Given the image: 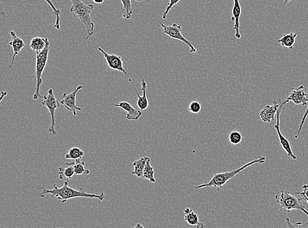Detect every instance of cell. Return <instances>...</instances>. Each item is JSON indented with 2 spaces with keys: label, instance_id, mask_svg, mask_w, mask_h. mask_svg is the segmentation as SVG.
Here are the masks:
<instances>
[{
  "label": "cell",
  "instance_id": "6da1fadb",
  "mask_svg": "<svg viewBox=\"0 0 308 228\" xmlns=\"http://www.w3.org/2000/svg\"><path fill=\"white\" fill-rule=\"evenodd\" d=\"M69 181L66 180L64 182L63 186L60 187V188H58L56 184H54L53 188L51 190L47 189L44 185L41 186L39 190H40L42 192L39 194V197L40 198H44L45 197L49 195L52 198L58 199V200H60L62 203H65L68 200L75 198H95L97 199L99 202H101L106 198L104 191H103L101 194L98 195L89 194L85 191V188H79L77 190L70 188L68 186Z\"/></svg>",
  "mask_w": 308,
  "mask_h": 228
},
{
  "label": "cell",
  "instance_id": "7a4b0ae2",
  "mask_svg": "<svg viewBox=\"0 0 308 228\" xmlns=\"http://www.w3.org/2000/svg\"><path fill=\"white\" fill-rule=\"evenodd\" d=\"M266 158L264 156H260L258 159H255L254 161L249 162V163L245 164V165L235 169L234 171H230V172H225L222 173H217L213 175L210 180L206 184L199 185L195 187V190H200L204 188H214L219 190L224 186L230 180L235 178V176L239 173L244 171L247 168L255 165V164H263L266 163Z\"/></svg>",
  "mask_w": 308,
  "mask_h": 228
},
{
  "label": "cell",
  "instance_id": "3957f363",
  "mask_svg": "<svg viewBox=\"0 0 308 228\" xmlns=\"http://www.w3.org/2000/svg\"><path fill=\"white\" fill-rule=\"evenodd\" d=\"M72 1V7L70 11L76 15L85 25L87 30L86 40L91 39L95 34V24L91 19V14L94 5L92 4H85L81 0H70Z\"/></svg>",
  "mask_w": 308,
  "mask_h": 228
},
{
  "label": "cell",
  "instance_id": "277c9868",
  "mask_svg": "<svg viewBox=\"0 0 308 228\" xmlns=\"http://www.w3.org/2000/svg\"><path fill=\"white\" fill-rule=\"evenodd\" d=\"M277 202L280 204V208L284 212H290L293 210H300L306 215H308V211L306 209L305 206L302 203L303 198H298L294 196L288 191H282L280 194L275 196Z\"/></svg>",
  "mask_w": 308,
  "mask_h": 228
},
{
  "label": "cell",
  "instance_id": "5b68a950",
  "mask_svg": "<svg viewBox=\"0 0 308 228\" xmlns=\"http://www.w3.org/2000/svg\"><path fill=\"white\" fill-rule=\"evenodd\" d=\"M50 48V42H49L42 52L36 54V73H35L36 78V89L32 97L34 100H38V99L43 97L40 94V87L43 83L42 75L48 62Z\"/></svg>",
  "mask_w": 308,
  "mask_h": 228
},
{
  "label": "cell",
  "instance_id": "8992f818",
  "mask_svg": "<svg viewBox=\"0 0 308 228\" xmlns=\"http://www.w3.org/2000/svg\"><path fill=\"white\" fill-rule=\"evenodd\" d=\"M42 98L44 99V101H43L42 104L48 108L50 113L51 124L49 127V132L51 135L55 136L57 134V132L55 130V113L56 109L60 107V101H58V99H56L55 95H54L53 89L52 88L49 89L48 94L43 96Z\"/></svg>",
  "mask_w": 308,
  "mask_h": 228
},
{
  "label": "cell",
  "instance_id": "52a82bcc",
  "mask_svg": "<svg viewBox=\"0 0 308 228\" xmlns=\"http://www.w3.org/2000/svg\"><path fill=\"white\" fill-rule=\"evenodd\" d=\"M161 27L163 28V33L165 35H167L171 38L178 40L181 42H184L185 44L189 46L190 48V52L192 54H195L197 52L196 48H195L192 42L187 40L182 34V27L180 25H177L176 23H173L170 26H166L162 23H160Z\"/></svg>",
  "mask_w": 308,
  "mask_h": 228
},
{
  "label": "cell",
  "instance_id": "ba28073f",
  "mask_svg": "<svg viewBox=\"0 0 308 228\" xmlns=\"http://www.w3.org/2000/svg\"><path fill=\"white\" fill-rule=\"evenodd\" d=\"M286 103H286V101L284 100L282 101V103H281L280 108H279L278 112H277V123L276 124V125L274 126V128L277 131V133H278L279 140H280L281 146H282V149H284V151H285L286 155H287L288 157H291L292 159L296 160L297 159V157H296V156L294 155L293 151H292V147L291 145H290V142L288 141L287 138L284 137L283 134H282V130H281L280 128L281 113H282V109H284V107H285Z\"/></svg>",
  "mask_w": 308,
  "mask_h": 228
},
{
  "label": "cell",
  "instance_id": "9c48e42d",
  "mask_svg": "<svg viewBox=\"0 0 308 228\" xmlns=\"http://www.w3.org/2000/svg\"><path fill=\"white\" fill-rule=\"evenodd\" d=\"M83 88L82 85L77 86L76 88L71 93H64L62 95L60 104L63 105L68 111L72 113L74 116L77 115V111H82L81 107L76 105V96L77 93Z\"/></svg>",
  "mask_w": 308,
  "mask_h": 228
},
{
  "label": "cell",
  "instance_id": "30bf717a",
  "mask_svg": "<svg viewBox=\"0 0 308 228\" xmlns=\"http://www.w3.org/2000/svg\"><path fill=\"white\" fill-rule=\"evenodd\" d=\"M308 93L304 90V86L301 85L298 87H292L290 95L284 101L286 103L291 101L295 105H302L303 106H306L308 105Z\"/></svg>",
  "mask_w": 308,
  "mask_h": 228
},
{
  "label": "cell",
  "instance_id": "8fae6325",
  "mask_svg": "<svg viewBox=\"0 0 308 228\" xmlns=\"http://www.w3.org/2000/svg\"><path fill=\"white\" fill-rule=\"evenodd\" d=\"M98 50L99 52L102 53L103 56H104L105 59H106V63L108 64V66L110 69L114 70V71H118L125 74V75H128V73L125 69L124 67V61H123L122 57L121 56H117L114 54H107L104 50H103L102 48L99 47Z\"/></svg>",
  "mask_w": 308,
  "mask_h": 228
},
{
  "label": "cell",
  "instance_id": "7c38bea8",
  "mask_svg": "<svg viewBox=\"0 0 308 228\" xmlns=\"http://www.w3.org/2000/svg\"><path fill=\"white\" fill-rule=\"evenodd\" d=\"M282 101V100H281V99H279V100L275 99L273 101L272 105H266L262 110L260 111V114H260L261 120L263 122H266V123H270V122L274 120Z\"/></svg>",
  "mask_w": 308,
  "mask_h": 228
},
{
  "label": "cell",
  "instance_id": "4fadbf2b",
  "mask_svg": "<svg viewBox=\"0 0 308 228\" xmlns=\"http://www.w3.org/2000/svg\"><path fill=\"white\" fill-rule=\"evenodd\" d=\"M10 35L11 36V40L9 43V46L12 47L13 50V56L12 61H11V65H9L8 69H12L13 64H14L15 57L17 55L21 52V50L25 48V44L24 41L21 38L17 36L16 33L14 31H11Z\"/></svg>",
  "mask_w": 308,
  "mask_h": 228
},
{
  "label": "cell",
  "instance_id": "5bb4252c",
  "mask_svg": "<svg viewBox=\"0 0 308 228\" xmlns=\"http://www.w3.org/2000/svg\"><path fill=\"white\" fill-rule=\"evenodd\" d=\"M241 15V7L239 0H233V6L232 9V17L231 20L234 23L233 28L235 31V37L237 39H241V35L239 32V27H240V19Z\"/></svg>",
  "mask_w": 308,
  "mask_h": 228
},
{
  "label": "cell",
  "instance_id": "9a60e30c",
  "mask_svg": "<svg viewBox=\"0 0 308 228\" xmlns=\"http://www.w3.org/2000/svg\"><path fill=\"white\" fill-rule=\"evenodd\" d=\"M115 107L124 109L127 113L126 117L128 120H138L142 115L141 111L136 110L127 101H121L114 105Z\"/></svg>",
  "mask_w": 308,
  "mask_h": 228
},
{
  "label": "cell",
  "instance_id": "2e32d148",
  "mask_svg": "<svg viewBox=\"0 0 308 228\" xmlns=\"http://www.w3.org/2000/svg\"><path fill=\"white\" fill-rule=\"evenodd\" d=\"M133 86V85H132ZM134 91L137 95V106L141 111H145L148 109L149 102H148L147 94H146V89H147V83L145 79H143L141 83V90L142 91V95L138 94L137 90L133 86Z\"/></svg>",
  "mask_w": 308,
  "mask_h": 228
},
{
  "label": "cell",
  "instance_id": "e0dca14e",
  "mask_svg": "<svg viewBox=\"0 0 308 228\" xmlns=\"http://www.w3.org/2000/svg\"><path fill=\"white\" fill-rule=\"evenodd\" d=\"M184 220L190 226H196L197 228H204V224L200 222L198 214L190 208H186L184 210Z\"/></svg>",
  "mask_w": 308,
  "mask_h": 228
},
{
  "label": "cell",
  "instance_id": "ac0fdd59",
  "mask_svg": "<svg viewBox=\"0 0 308 228\" xmlns=\"http://www.w3.org/2000/svg\"><path fill=\"white\" fill-rule=\"evenodd\" d=\"M74 162L66 164L65 167L58 168V177L60 180H64V179L70 180L74 175Z\"/></svg>",
  "mask_w": 308,
  "mask_h": 228
},
{
  "label": "cell",
  "instance_id": "d6986e66",
  "mask_svg": "<svg viewBox=\"0 0 308 228\" xmlns=\"http://www.w3.org/2000/svg\"><path fill=\"white\" fill-rule=\"evenodd\" d=\"M148 159V157H143L134 161L133 163H132L134 170L131 172V174L135 175L138 178H144L143 171L144 167H145L146 161H147Z\"/></svg>",
  "mask_w": 308,
  "mask_h": 228
},
{
  "label": "cell",
  "instance_id": "ffe728a7",
  "mask_svg": "<svg viewBox=\"0 0 308 228\" xmlns=\"http://www.w3.org/2000/svg\"><path fill=\"white\" fill-rule=\"evenodd\" d=\"M296 37H297L296 33L290 32L288 33V34H284L278 40V42L280 43L282 47H284V48L293 50Z\"/></svg>",
  "mask_w": 308,
  "mask_h": 228
},
{
  "label": "cell",
  "instance_id": "44dd1931",
  "mask_svg": "<svg viewBox=\"0 0 308 228\" xmlns=\"http://www.w3.org/2000/svg\"><path fill=\"white\" fill-rule=\"evenodd\" d=\"M50 42L48 38H44L40 37H36L31 40L30 47L32 51L36 54L42 52L47 46V44Z\"/></svg>",
  "mask_w": 308,
  "mask_h": 228
},
{
  "label": "cell",
  "instance_id": "7402d4cb",
  "mask_svg": "<svg viewBox=\"0 0 308 228\" xmlns=\"http://www.w3.org/2000/svg\"><path fill=\"white\" fill-rule=\"evenodd\" d=\"M154 174H155V171H154V167L151 165V160L148 157L143 171L144 178L147 179L151 183H155L156 180L154 178Z\"/></svg>",
  "mask_w": 308,
  "mask_h": 228
},
{
  "label": "cell",
  "instance_id": "603a6c76",
  "mask_svg": "<svg viewBox=\"0 0 308 228\" xmlns=\"http://www.w3.org/2000/svg\"><path fill=\"white\" fill-rule=\"evenodd\" d=\"M85 153L84 151L80 148L77 147H72L69 150V151L65 155V158L66 159L70 160H77L81 159L84 157Z\"/></svg>",
  "mask_w": 308,
  "mask_h": 228
},
{
  "label": "cell",
  "instance_id": "cb8c5ba5",
  "mask_svg": "<svg viewBox=\"0 0 308 228\" xmlns=\"http://www.w3.org/2000/svg\"><path fill=\"white\" fill-rule=\"evenodd\" d=\"M85 162L81 161V159L76 160L74 162V172L75 175L77 176H81V175H88L90 174V171L89 169H85Z\"/></svg>",
  "mask_w": 308,
  "mask_h": 228
},
{
  "label": "cell",
  "instance_id": "d4e9b609",
  "mask_svg": "<svg viewBox=\"0 0 308 228\" xmlns=\"http://www.w3.org/2000/svg\"><path fill=\"white\" fill-rule=\"evenodd\" d=\"M123 8L126 13L123 15V17L126 19H130L132 16V7L131 0H121Z\"/></svg>",
  "mask_w": 308,
  "mask_h": 228
},
{
  "label": "cell",
  "instance_id": "484cf974",
  "mask_svg": "<svg viewBox=\"0 0 308 228\" xmlns=\"http://www.w3.org/2000/svg\"><path fill=\"white\" fill-rule=\"evenodd\" d=\"M242 135L239 132H231L229 135V141L232 145H237L242 141Z\"/></svg>",
  "mask_w": 308,
  "mask_h": 228
},
{
  "label": "cell",
  "instance_id": "4316f807",
  "mask_svg": "<svg viewBox=\"0 0 308 228\" xmlns=\"http://www.w3.org/2000/svg\"><path fill=\"white\" fill-rule=\"evenodd\" d=\"M45 1H46V2L48 3L49 5H50V7H51L52 11H54V15H55V17H56V21H55V24H54V28H55L56 30H59L60 20V11L58 10V9L56 8L55 6H54L53 3H52V1H51V0H45Z\"/></svg>",
  "mask_w": 308,
  "mask_h": 228
},
{
  "label": "cell",
  "instance_id": "83f0119b",
  "mask_svg": "<svg viewBox=\"0 0 308 228\" xmlns=\"http://www.w3.org/2000/svg\"><path fill=\"white\" fill-rule=\"evenodd\" d=\"M202 110V105L198 101H194L190 103L188 106V111L194 114H198Z\"/></svg>",
  "mask_w": 308,
  "mask_h": 228
},
{
  "label": "cell",
  "instance_id": "f1b7e54d",
  "mask_svg": "<svg viewBox=\"0 0 308 228\" xmlns=\"http://www.w3.org/2000/svg\"><path fill=\"white\" fill-rule=\"evenodd\" d=\"M180 0H169L168 5L165 9L164 12L163 13L162 19H166L167 15H168L169 13L170 12L171 9L173 8L175 5H176L177 3L180 2Z\"/></svg>",
  "mask_w": 308,
  "mask_h": 228
},
{
  "label": "cell",
  "instance_id": "f546056e",
  "mask_svg": "<svg viewBox=\"0 0 308 228\" xmlns=\"http://www.w3.org/2000/svg\"><path fill=\"white\" fill-rule=\"evenodd\" d=\"M308 106L307 107V109H306L305 113H304L303 116H302V121L301 122H300L299 128H298L297 133H296L295 136H294V138H295V139H298V137H299V136L300 135V133H301L302 128H303L304 124V123H305L306 118H308Z\"/></svg>",
  "mask_w": 308,
  "mask_h": 228
},
{
  "label": "cell",
  "instance_id": "4dcf8cb0",
  "mask_svg": "<svg viewBox=\"0 0 308 228\" xmlns=\"http://www.w3.org/2000/svg\"><path fill=\"white\" fill-rule=\"evenodd\" d=\"M304 192H295L294 194H298L301 196L303 199H308V188L303 189Z\"/></svg>",
  "mask_w": 308,
  "mask_h": 228
},
{
  "label": "cell",
  "instance_id": "1f68e13d",
  "mask_svg": "<svg viewBox=\"0 0 308 228\" xmlns=\"http://www.w3.org/2000/svg\"><path fill=\"white\" fill-rule=\"evenodd\" d=\"M7 94H8V93H7V91H1V95H0V103H1V101H2L3 98H4L5 97L7 96Z\"/></svg>",
  "mask_w": 308,
  "mask_h": 228
},
{
  "label": "cell",
  "instance_id": "d6a6232c",
  "mask_svg": "<svg viewBox=\"0 0 308 228\" xmlns=\"http://www.w3.org/2000/svg\"><path fill=\"white\" fill-rule=\"evenodd\" d=\"M93 2L97 3V4H101V3H104V0H93Z\"/></svg>",
  "mask_w": 308,
  "mask_h": 228
},
{
  "label": "cell",
  "instance_id": "836d02e7",
  "mask_svg": "<svg viewBox=\"0 0 308 228\" xmlns=\"http://www.w3.org/2000/svg\"><path fill=\"white\" fill-rule=\"evenodd\" d=\"M296 0H283L284 5L287 4V3L290 2V1H294Z\"/></svg>",
  "mask_w": 308,
  "mask_h": 228
},
{
  "label": "cell",
  "instance_id": "e575fe53",
  "mask_svg": "<svg viewBox=\"0 0 308 228\" xmlns=\"http://www.w3.org/2000/svg\"><path fill=\"white\" fill-rule=\"evenodd\" d=\"M134 228H143L144 226H142L141 224H136V225L135 226H134Z\"/></svg>",
  "mask_w": 308,
  "mask_h": 228
},
{
  "label": "cell",
  "instance_id": "d590c367",
  "mask_svg": "<svg viewBox=\"0 0 308 228\" xmlns=\"http://www.w3.org/2000/svg\"><path fill=\"white\" fill-rule=\"evenodd\" d=\"M135 1H138V2H142V1H148V0H135Z\"/></svg>",
  "mask_w": 308,
  "mask_h": 228
},
{
  "label": "cell",
  "instance_id": "8d00e7d4",
  "mask_svg": "<svg viewBox=\"0 0 308 228\" xmlns=\"http://www.w3.org/2000/svg\"><path fill=\"white\" fill-rule=\"evenodd\" d=\"M307 188H308V185H304V186H302V189H305Z\"/></svg>",
  "mask_w": 308,
  "mask_h": 228
},
{
  "label": "cell",
  "instance_id": "74e56055",
  "mask_svg": "<svg viewBox=\"0 0 308 228\" xmlns=\"http://www.w3.org/2000/svg\"><path fill=\"white\" fill-rule=\"evenodd\" d=\"M303 200H306V201L307 202V203L308 204V199H303Z\"/></svg>",
  "mask_w": 308,
  "mask_h": 228
}]
</instances>
